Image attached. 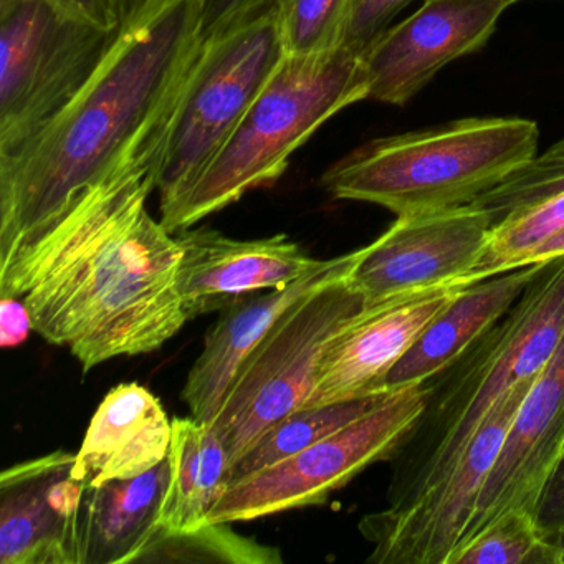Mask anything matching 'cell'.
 I'll return each mask as SVG.
<instances>
[{
	"instance_id": "1",
	"label": "cell",
	"mask_w": 564,
	"mask_h": 564,
	"mask_svg": "<svg viewBox=\"0 0 564 564\" xmlns=\"http://www.w3.org/2000/svg\"><path fill=\"white\" fill-rule=\"evenodd\" d=\"M160 147L85 191L41 234L0 259V299H21L34 332L90 371L147 355L186 325L176 237L153 219Z\"/></svg>"
},
{
	"instance_id": "2",
	"label": "cell",
	"mask_w": 564,
	"mask_h": 564,
	"mask_svg": "<svg viewBox=\"0 0 564 564\" xmlns=\"http://www.w3.org/2000/svg\"><path fill=\"white\" fill-rule=\"evenodd\" d=\"M203 45L200 0H161L121 25L77 97L0 160V259L121 164L161 147Z\"/></svg>"
},
{
	"instance_id": "3",
	"label": "cell",
	"mask_w": 564,
	"mask_h": 564,
	"mask_svg": "<svg viewBox=\"0 0 564 564\" xmlns=\"http://www.w3.org/2000/svg\"><path fill=\"white\" fill-rule=\"evenodd\" d=\"M564 335V257L550 260L514 305L455 361L425 381L427 401L399 445L389 505H404L457 464L488 412L538 375Z\"/></svg>"
},
{
	"instance_id": "4",
	"label": "cell",
	"mask_w": 564,
	"mask_h": 564,
	"mask_svg": "<svg viewBox=\"0 0 564 564\" xmlns=\"http://www.w3.org/2000/svg\"><path fill=\"white\" fill-rule=\"evenodd\" d=\"M538 138V124L523 118H467L379 138L333 164L323 186L398 217L455 209L533 160Z\"/></svg>"
},
{
	"instance_id": "5",
	"label": "cell",
	"mask_w": 564,
	"mask_h": 564,
	"mask_svg": "<svg viewBox=\"0 0 564 564\" xmlns=\"http://www.w3.org/2000/svg\"><path fill=\"white\" fill-rule=\"evenodd\" d=\"M362 100H368L362 52L341 45L322 54L283 55L226 147L161 224L177 234L276 183L326 121Z\"/></svg>"
},
{
	"instance_id": "6",
	"label": "cell",
	"mask_w": 564,
	"mask_h": 564,
	"mask_svg": "<svg viewBox=\"0 0 564 564\" xmlns=\"http://www.w3.org/2000/svg\"><path fill=\"white\" fill-rule=\"evenodd\" d=\"M283 55L280 14L204 41L156 158L161 217L186 197L226 147Z\"/></svg>"
},
{
	"instance_id": "7",
	"label": "cell",
	"mask_w": 564,
	"mask_h": 564,
	"mask_svg": "<svg viewBox=\"0 0 564 564\" xmlns=\"http://www.w3.org/2000/svg\"><path fill=\"white\" fill-rule=\"evenodd\" d=\"M349 275L296 300L237 369L210 424L229 455L230 470L273 425L305 404L329 336L362 310Z\"/></svg>"
},
{
	"instance_id": "8",
	"label": "cell",
	"mask_w": 564,
	"mask_h": 564,
	"mask_svg": "<svg viewBox=\"0 0 564 564\" xmlns=\"http://www.w3.org/2000/svg\"><path fill=\"white\" fill-rule=\"evenodd\" d=\"M117 32L35 0L0 8V160L18 154L77 97Z\"/></svg>"
},
{
	"instance_id": "9",
	"label": "cell",
	"mask_w": 564,
	"mask_h": 564,
	"mask_svg": "<svg viewBox=\"0 0 564 564\" xmlns=\"http://www.w3.org/2000/svg\"><path fill=\"white\" fill-rule=\"evenodd\" d=\"M425 401V382L386 392L369 411L322 441L230 485L210 510L209 523L257 520L325 503L369 465L395 454Z\"/></svg>"
},
{
	"instance_id": "10",
	"label": "cell",
	"mask_w": 564,
	"mask_h": 564,
	"mask_svg": "<svg viewBox=\"0 0 564 564\" xmlns=\"http://www.w3.org/2000/svg\"><path fill=\"white\" fill-rule=\"evenodd\" d=\"M538 375L518 382L494 405L457 464L434 487L408 503L389 505L362 518L359 531L372 546L369 563L448 564L464 541L485 480Z\"/></svg>"
},
{
	"instance_id": "11",
	"label": "cell",
	"mask_w": 564,
	"mask_h": 564,
	"mask_svg": "<svg viewBox=\"0 0 564 564\" xmlns=\"http://www.w3.org/2000/svg\"><path fill=\"white\" fill-rule=\"evenodd\" d=\"M488 214L474 206L398 217L381 237L362 247L348 282L362 308L457 280H484L478 265L490 243Z\"/></svg>"
},
{
	"instance_id": "12",
	"label": "cell",
	"mask_w": 564,
	"mask_h": 564,
	"mask_svg": "<svg viewBox=\"0 0 564 564\" xmlns=\"http://www.w3.org/2000/svg\"><path fill=\"white\" fill-rule=\"evenodd\" d=\"M465 279L394 296L349 316L326 341L312 392L302 408L388 392L386 378L432 319L471 283Z\"/></svg>"
},
{
	"instance_id": "13",
	"label": "cell",
	"mask_w": 564,
	"mask_h": 564,
	"mask_svg": "<svg viewBox=\"0 0 564 564\" xmlns=\"http://www.w3.org/2000/svg\"><path fill=\"white\" fill-rule=\"evenodd\" d=\"M518 0H424L362 54L368 100L404 107L445 65L487 44Z\"/></svg>"
},
{
	"instance_id": "14",
	"label": "cell",
	"mask_w": 564,
	"mask_h": 564,
	"mask_svg": "<svg viewBox=\"0 0 564 564\" xmlns=\"http://www.w3.org/2000/svg\"><path fill=\"white\" fill-rule=\"evenodd\" d=\"M75 455L52 452L0 477V563L84 564L88 485Z\"/></svg>"
},
{
	"instance_id": "15",
	"label": "cell",
	"mask_w": 564,
	"mask_h": 564,
	"mask_svg": "<svg viewBox=\"0 0 564 564\" xmlns=\"http://www.w3.org/2000/svg\"><path fill=\"white\" fill-rule=\"evenodd\" d=\"M563 455L564 335L505 437L464 541L507 511L524 510L536 514L544 487Z\"/></svg>"
},
{
	"instance_id": "16",
	"label": "cell",
	"mask_w": 564,
	"mask_h": 564,
	"mask_svg": "<svg viewBox=\"0 0 564 564\" xmlns=\"http://www.w3.org/2000/svg\"><path fill=\"white\" fill-rule=\"evenodd\" d=\"M183 256L177 290L187 319L223 312L259 290H282L312 272V259L285 234L259 240H236L217 230H180Z\"/></svg>"
},
{
	"instance_id": "17",
	"label": "cell",
	"mask_w": 564,
	"mask_h": 564,
	"mask_svg": "<svg viewBox=\"0 0 564 564\" xmlns=\"http://www.w3.org/2000/svg\"><path fill=\"white\" fill-rule=\"evenodd\" d=\"M361 257L362 249H359L336 259L322 260L312 272L290 283L286 289L272 290L265 295H249L224 308L216 325L207 333L203 352L191 368L184 386L183 399L193 417L213 424L234 375L275 319L306 293L348 276Z\"/></svg>"
},
{
	"instance_id": "18",
	"label": "cell",
	"mask_w": 564,
	"mask_h": 564,
	"mask_svg": "<svg viewBox=\"0 0 564 564\" xmlns=\"http://www.w3.org/2000/svg\"><path fill=\"white\" fill-rule=\"evenodd\" d=\"M171 435L173 421L153 392L117 386L91 417L72 474L88 487L147 474L166 460Z\"/></svg>"
},
{
	"instance_id": "19",
	"label": "cell",
	"mask_w": 564,
	"mask_h": 564,
	"mask_svg": "<svg viewBox=\"0 0 564 564\" xmlns=\"http://www.w3.org/2000/svg\"><path fill=\"white\" fill-rule=\"evenodd\" d=\"M544 263H530L465 286L391 369L386 391L422 384L447 368L514 305Z\"/></svg>"
},
{
	"instance_id": "20",
	"label": "cell",
	"mask_w": 564,
	"mask_h": 564,
	"mask_svg": "<svg viewBox=\"0 0 564 564\" xmlns=\"http://www.w3.org/2000/svg\"><path fill=\"white\" fill-rule=\"evenodd\" d=\"M170 462L127 480L88 487L84 564L137 563L161 524Z\"/></svg>"
},
{
	"instance_id": "21",
	"label": "cell",
	"mask_w": 564,
	"mask_h": 564,
	"mask_svg": "<svg viewBox=\"0 0 564 564\" xmlns=\"http://www.w3.org/2000/svg\"><path fill=\"white\" fill-rule=\"evenodd\" d=\"M170 481L161 524L174 533L199 530L230 487V460L213 425L196 417L173 419Z\"/></svg>"
},
{
	"instance_id": "22",
	"label": "cell",
	"mask_w": 564,
	"mask_h": 564,
	"mask_svg": "<svg viewBox=\"0 0 564 564\" xmlns=\"http://www.w3.org/2000/svg\"><path fill=\"white\" fill-rule=\"evenodd\" d=\"M384 394L386 392H381V394L366 395V398L336 402V404L296 409L263 434L259 442L234 465L230 470V485L280 464L292 455L299 454L303 448L322 441L326 435L333 434L343 425L365 414Z\"/></svg>"
},
{
	"instance_id": "23",
	"label": "cell",
	"mask_w": 564,
	"mask_h": 564,
	"mask_svg": "<svg viewBox=\"0 0 564 564\" xmlns=\"http://www.w3.org/2000/svg\"><path fill=\"white\" fill-rule=\"evenodd\" d=\"M137 563L276 564L283 557L276 547L240 536L229 523H207L186 533L161 528Z\"/></svg>"
},
{
	"instance_id": "24",
	"label": "cell",
	"mask_w": 564,
	"mask_h": 564,
	"mask_svg": "<svg viewBox=\"0 0 564 564\" xmlns=\"http://www.w3.org/2000/svg\"><path fill=\"white\" fill-rule=\"evenodd\" d=\"M448 564H564V553L538 527L536 514H500L452 554Z\"/></svg>"
},
{
	"instance_id": "25",
	"label": "cell",
	"mask_w": 564,
	"mask_h": 564,
	"mask_svg": "<svg viewBox=\"0 0 564 564\" xmlns=\"http://www.w3.org/2000/svg\"><path fill=\"white\" fill-rule=\"evenodd\" d=\"M561 230H564V194L511 214L491 229L490 243L477 269L478 275L487 279L520 269L534 249Z\"/></svg>"
},
{
	"instance_id": "26",
	"label": "cell",
	"mask_w": 564,
	"mask_h": 564,
	"mask_svg": "<svg viewBox=\"0 0 564 564\" xmlns=\"http://www.w3.org/2000/svg\"><path fill=\"white\" fill-rule=\"evenodd\" d=\"M564 194V138L481 194L470 206L484 210L497 226L511 214Z\"/></svg>"
},
{
	"instance_id": "27",
	"label": "cell",
	"mask_w": 564,
	"mask_h": 564,
	"mask_svg": "<svg viewBox=\"0 0 564 564\" xmlns=\"http://www.w3.org/2000/svg\"><path fill=\"white\" fill-rule=\"evenodd\" d=\"M356 0H289L282 12L285 54L332 52L345 45Z\"/></svg>"
},
{
	"instance_id": "28",
	"label": "cell",
	"mask_w": 564,
	"mask_h": 564,
	"mask_svg": "<svg viewBox=\"0 0 564 564\" xmlns=\"http://www.w3.org/2000/svg\"><path fill=\"white\" fill-rule=\"evenodd\" d=\"M204 41L265 15L280 14L289 0H200Z\"/></svg>"
},
{
	"instance_id": "29",
	"label": "cell",
	"mask_w": 564,
	"mask_h": 564,
	"mask_svg": "<svg viewBox=\"0 0 564 564\" xmlns=\"http://www.w3.org/2000/svg\"><path fill=\"white\" fill-rule=\"evenodd\" d=\"M412 0H356L345 45L365 54L366 48L391 28L399 12Z\"/></svg>"
},
{
	"instance_id": "30",
	"label": "cell",
	"mask_w": 564,
	"mask_h": 564,
	"mask_svg": "<svg viewBox=\"0 0 564 564\" xmlns=\"http://www.w3.org/2000/svg\"><path fill=\"white\" fill-rule=\"evenodd\" d=\"M18 2L22 0H0V8H8ZM35 2H44L61 14L100 31L117 32L121 28L115 0H35Z\"/></svg>"
},
{
	"instance_id": "31",
	"label": "cell",
	"mask_w": 564,
	"mask_h": 564,
	"mask_svg": "<svg viewBox=\"0 0 564 564\" xmlns=\"http://www.w3.org/2000/svg\"><path fill=\"white\" fill-rule=\"evenodd\" d=\"M536 521L544 536L556 543L564 531V455L541 495Z\"/></svg>"
},
{
	"instance_id": "32",
	"label": "cell",
	"mask_w": 564,
	"mask_h": 564,
	"mask_svg": "<svg viewBox=\"0 0 564 564\" xmlns=\"http://www.w3.org/2000/svg\"><path fill=\"white\" fill-rule=\"evenodd\" d=\"M31 312L21 299H0V345L15 348L31 335Z\"/></svg>"
},
{
	"instance_id": "33",
	"label": "cell",
	"mask_w": 564,
	"mask_h": 564,
	"mask_svg": "<svg viewBox=\"0 0 564 564\" xmlns=\"http://www.w3.org/2000/svg\"><path fill=\"white\" fill-rule=\"evenodd\" d=\"M564 257V230L557 232L551 239L544 240L538 249H534L524 260V265L530 263L550 262V260Z\"/></svg>"
},
{
	"instance_id": "34",
	"label": "cell",
	"mask_w": 564,
	"mask_h": 564,
	"mask_svg": "<svg viewBox=\"0 0 564 564\" xmlns=\"http://www.w3.org/2000/svg\"><path fill=\"white\" fill-rule=\"evenodd\" d=\"M115 2H117L121 25H124L143 18L161 0H115Z\"/></svg>"
},
{
	"instance_id": "35",
	"label": "cell",
	"mask_w": 564,
	"mask_h": 564,
	"mask_svg": "<svg viewBox=\"0 0 564 564\" xmlns=\"http://www.w3.org/2000/svg\"><path fill=\"white\" fill-rule=\"evenodd\" d=\"M556 544H557V546L561 547V550H563V553H564V531H563V533H561V536L557 538Z\"/></svg>"
},
{
	"instance_id": "36",
	"label": "cell",
	"mask_w": 564,
	"mask_h": 564,
	"mask_svg": "<svg viewBox=\"0 0 564 564\" xmlns=\"http://www.w3.org/2000/svg\"><path fill=\"white\" fill-rule=\"evenodd\" d=\"M518 2H520V0H518Z\"/></svg>"
}]
</instances>
